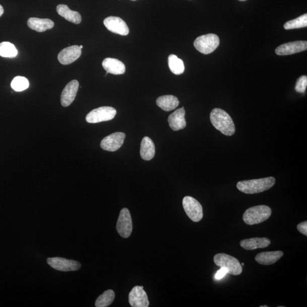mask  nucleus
Returning <instances> with one entry per match:
<instances>
[{"label":"nucleus","instance_id":"obj_36","mask_svg":"<svg viewBox=\"0 0 307 307\" xmlns=\"http://www.w3.org/2000/svg\"><path fill=\"white\" fill-rule=\"evenodd\" d=\"M241 266H244V263H242V264H241Z\"/></svg>","mask_w":307,"mask_h":307},{"label":"nucleus","instance_id":"obj_3","mask_svg":"<svg viewBox=\"0 0 307 307\" xmlns=\"http://www.w3.org/2000/svg\"><path fill=\"white\" fill-rule=\"evenodd\" d=\"M271 213V209L268 206L257 205L246 210L243 215V220L249 225L258 224L268 220Z\"/></svg>","mask_w":307,"mask_h":307},{"label":"nucleus","instance_id":"obj_13","mask_svg":"<svg viewBox=\"0 0 307 307\" xmlns=\"http://www.w3.org/2000/svg\"><path fill=\"white\" fill-rule=\"evenodd\" d=\"M129 301L133 307L148 306V296L143 286H135L131 289L129 295Z\"/></svg>","mask_w":307,"mask_h":307},{"label":"nucleus","instance_id":"obj_12","mask_svg":"<svg viewBox=\"0 0 307 307\" xmlns=\"http://www.w3.org/2000/svg\"><path fill=\"white\" fill-rule=\"evenodd\" d=\"M307 49L306 41H298L283 44L275 49V53L278 55H289L299 53Z\"/></svg>","mask_w":307,"mask_h":307},{"label":"nucleus","instance_id":"obj_6","mask_svg":"<svg viewBox=\"0 0 307 307\" xmlns=\"http://www.w3.org/2000/svg\"><path fill=\"white\" fill-rule=\"evenodd\" d=\"M117 111L111 107H102L94 109L86 116L87 122L91 124L110 121L116 115Z\"/></svg>","mask_w":307,"mask_h":307},{"label":"nucleus","instance_id":"obj_27","mask_svg":"<svg viewBox=\"0 0 307 307\" xmlns=\"http://www.w3.org/2000/svg\"><path fill=\"white\" fill-rule=\"evenodd\" d=\"M307 26V15L304 14L298 18L289 21L284 25L286 30H292L306 28Z\"/></svg>","mask_w":307,"mask_h":307},{"label":"nucleus","instance_id":"obj_30","mask_svg":"<svg viewBox=\"0 0 307 307\" xmlns=\"http://www.w3.org/2000/svg\"><path fill=\"white\" fill-rule=\"evenodd\" d=\"M297 230L300 232L301 234L307 236V221L302 222L297 226Z\"/></svg>","mask_w":307,"mask_h":307},{"label":"nucleus","instance_id":"obj_14","mask_svg":"<svg viewBox=\"0 0 307 307\" xmlns=\"http://www.w3.org/2000/svg\"><path fill=\"white\" fill-rule=\"evenodd\" d=\"M80 87V83L76 80L70 82L65 87L61 94V104L64 107H68L76 98Z\"/></svg>","mask_w":307,"mask_h":307},{"label":"nucleus","instance_id":"obj_4","mask_svg":"<svg viewBox=\"0 0 307 307\" xmlns=\"http://www.w3.org/2000/svg\"><path fill=\"white\" fill-rule=\"evenodd\" d=\"M214 264L220 267H224L227 273L239 275L242 273L243 267L238 259L224 253H219L213 258Z\"/></svg>","mask_w":307,"mask_h":307},{"label":"nucleus","instance_id":"obj_7","mask_svg":"<svg viewBox=\"0 0 307 307\" xmlns=\"http://www.w3.org/2000/svg\"><path fill=\"white\" fill-rule=\"evenodd\" d=\"M184 210L191 220L194 222H199L203 217L202 206L198 201L191 196H186L183 200Z\"/></svg>","mask_w":307,"mask_h":307},{"label":"nucleus","instance_id":"obj_16","mask_svg":"<svg viewBox=\"0 0 307 307\" xmlns=\"http://www.w3.org/2000/svg\"><path fill=\"white\" fill-rule=\"evenodd\" d=\"M186 111L183 107L177 109L168 118V122L171 129L174 131H178L186 128L185 119Z\"/></svg>","mask_w":307,"mask_h":307},{"label":"nucleus","instance_id":"obj_1","mask_svg":"<svg viewBox=\"0 0 307 307\" xmlns=\"http://www.w3.org/2000/svg\"><path fill=\"white\" fill-rule=\"evenodd\" d=\"M210 120L213 126L221 133L232 136L235 133L234 122L229 114L220 108H214L210 113Z\"/></svg>","mask_w":307,"mask_h":307},{"label":"nucleus","instance_id":"obj_35","mask_svg":"<svg viewBox=\"0 0 307 307\" xmlns=\"http://www.w3.org/2000/svg\"><path fill=\"white\" fill-rule=\"evenodd\" d=\"M239 1H241V2H244V1H246V0H239Z\"/></svg>","mask_w":307,"mask_h":307},{"label":"nucleus","instance_id":"obj_19","mask_svg":"<svg viewBox=\"0 0 307 307\" xmlns=\"http://www.w3.org/2000/svg\"><path fill=\"white\" fill-rule=\"evenodd\" d=\"M103 68L109 73L122 74L125 72V65L119 60L111 58L105 59L102 63Z\"/></svg>","mask_w":307,"mask_h":307},{"label":"nucleus","instance_id":"obj_32","mask_svg":"<svg viewBox=\"0 0 307 307\" xmlns=\"http://www.w3.org/2000/svg\"><path fill=\"white\" fill-rule=\"evenodd\" d=\"M4 13V8L3 7L0 5V17H1Z\"/></svg>","mask_w":307,"mask_h":307},{"label":"nucleus","instance_id":"obj_25","mask_svg":"<svg viewBox=\"0 0 307 307\" xmlns=\"http://www.w3.org/2000/svg\"><path fill=\"white\" fill-rule=\"evenodd\" d=\"M115 298V293L112 289L105 291L99 296L95 302L96 307H107L110 305Z\"/></svg>","mask_w":307,"mask_h":307},{"label":"nucleus","instance_id":"obj_5","mask_svg":"<svg viewBox=\"0 0 307 307\" xmlns=\"http://www.w3.org/2000/svg\"><path fill=\"white\" fill-rule=\"evenodd\" d=\"M194 45L196 49L201 53L209 54L220 45V39L214 34L203 35L195 39Z\"/></svg>","mask_w":307,"mask_h":307},{"label":"nucleus","instance_id":"obj_9","mask_svg":"<svg viewBox=\"0 0 307 307\" xmlns=\"http://www.w3.org/2000/svg\"><path fill=\"white\" fill-rule=\"evenodd\" d=\"M47 262L52 269L60 271H75L81 268L80 262L63 258H47Z\"/></svg>","mask_w":307,"mask_h":307},{"label":"nucleus","instance_id":"obj_31","mask_svg":"<svg viewBox=\"0 0 307 307\" xmlns=\"http://www.w3.org/2000/svg\"><path fill=\"white\" fill-rule=\"evenodd\" d=\"M227 273V270L224 267H221V269L217 272L215 275V278L216 279H221Z\"/></svg>","mask_w":307,"mask_h":307},{"label":"nucleus","instance_id":"obj_8","mask_svg":"<svg viewBox=\"0 0 307 307\" xmlns=\"http://www.w3.org/2000/svg\"><path fill=\"white\" fill-rule=\"evenodd\" d=\"M116 229L118 234L122 238H128L131 235L133 229V223L128 209L123 208L121 210L117 223Z\"/></svg>","mask_w":307,"mask_h":307},{"label":"nucleus","instance_id":"obj_26","mask_svg":"<svg viewBox=\"0 0 307 307\" xmlns=\"http://www.w3.org/2000/svg\"><path fill=\"white\" fill-rule=\"evenodd\" d=\"M18 54L15 46L8 42H3L0 43V56L4 58H15Z\"/></svg>","mask_w":307,"mask_h":307},{"label":"nucleus","instance_id":"obj_37","mask_svg":"<svg viewBox=\"0 0 307 307\" xmlns=\"http://www.w3.org/2000/svg\"><path fill=\"white\" fill-rule=\"evenodd\" d=\"M132 1H135V0H132Z\"/></svg>","mask_w":307,"mask_h":307},{"label":"nucleus","instance_id":"obj_33","mask_svg":"<svg viewBox=\"0 0 307 307\" xmlns=\"http://www.w3.org/2000/svg\"><path fill=\"white\" fill-rule=\"evenodd\" d=\"M261 307H268V305H261Z\"/></svg>","mask_w":307,"mask_h":307},{"label":"nucleus","instance_id":"obj_18","mask_svg":"<svg viewBox=\"0 0 307 307\" xmlns=\"http://www.w3.org/2000/svg\"><path fill=\"white\" fill-rule=\"evenodd\" d=\"M271 244V241L267 238H255L245 239L241 241V247L247 251H253L257 249L265 248Z\"/></svg>","mask_w":307,"mask_h":307},{"label":"nucleus","instance_id":"obj_28","mask_svg":"<svg viewBox=\"0 0 307 307\" xmlns=\"http://www.w3.org/2000/svg\"><path fill=\"white\" fill-rule=\"evenodd\" d=\"M11 87L13 90L21 92L28 89L29 82L25 77L17 76L12 81Z\"/></svg>","mask_w":307,"mask_h":307},{"label":"nucleus","instance_id":"obj_22","mask_svg":"<svg viewBox=\"0 0 307 307\" xmlns=\"http://www.w3.org/2000/svg\"><path fill=\"white\" fill-rule=\"evenodd\" d=\"M157 104L164 111L169 112L176 109L179 102L178 99L174 96L165 95L157 99Z\"/></svg>","mask_w":307,"mask_h":307},{"label":"nucleus","instance_id":"obj_15","mask_svg":"<svg viewBox=\"0 0 307 307\" xmlns=\"http://www.w3.org/2000/svg\"><path fill=\"white\" fill-rule=\"evenodd\" d=\"M82 49L80 46L74 45L65 48L58 56L59 62L63 65H68L74 62L80 58Z\"/></svg>","mask_w":307,"mask_h":307},{"label":"nucleus","instance_id":"obj_10","mask_svg":"<svg viewBox=\"0 0 307 307\" xmlns=\"http://www.w3.org/2000/svg\"><path fill=\"white\" fill-rule=\"evenodd\" d=\"M126 135L124 133L116 132L109 135L101 142L100 146L103 150L115 151L118 150L124 142Z\"/></svg>","mask_w":307,"mask_h":307},{"label":"nucleus","instance_id":"obj_29","mask_svg":"<svg viewBox=\"0 0 307 307\" xmlns=\"http://www.w3.org/2000/svg\"><path fill=\"white\" fill-rule=\"evenodd\" d=\"M307 86V76L302 75L298 79L295 86V90L298 93H304Z\"/></svg>","mask_w":307,"mask_h":307},{"label":"nucleus","instance_id":"obj_11","mask_svg":"<svg viewBox=\"0 0 307 307\" xmlns=\"http://www.w3.org/2000/svg\"><path fill=\"white\" fill-rule=\"evenodd\" d=\"M104 24L110 32L121 36H127L129 29L125 22L120 17L111 16L104 20Z\"/></svg>","mask_w":307,"mask_h":307},{"label":"nucleus","instance_id":"obj_23","mask_svg":"<svg viewBox=\"0 0 307 307\" xmlns=\"http://www.w3.org/2000/svg\"><path fill=\"white\" fill-rule=\"evenodd\" d=\"M155 145L152 140L148 137H144L142 140L140 149L142 159L144 161H150L155 156Z\"/></svg>","mask_w":307,"mask_h":307},{"label":"nucleus","instance_id":"obj_2","mask_svg":"<svg viewBox=\"0 0 307 307\" xmlns=\"http://www.w3.org/2000/svg\"><path fill=\"white\" fill-rule=\"evenodd\" d=\"M275 183L274 177H268L240 181L237 184V188L245 194H255L269 190Z\"/></svg>","mask_w":307,"mask_h":307},{"label":"nucleus","instance_id":"obj_20","mask_svg":"<svg viewBox=\"0 0 307 307\" xmlns=\"http://www.w3.org/2000/svg\"><path fill=\"white\" fill-rule=\"evenodd\" d=\"M28 25L31 29L41 33L53 28L54 23L50 19H42L32 17L28 20Z\"/></svg>","mask_w":307,"mask_h":307},{"label":"nucleus","instance_id":"obj_21","mask_svg":"<svg viewBox=\"0 0 307 307\" xmlns=\"http://www.w3.org/2000/svg\"><path fill=\"white\" fill-rule=\"evenodd\" d=\"M56 11L58 14L64 18L74 24H80L82 22V17L80 13L76 11L69 10V8L63 4L57 6Z\"/></svg>","mask_w":307,"mask_h":307},{"label":"nucleus","instance_id":"obj_24","mask_svg":"<svg viewBox=\"0 0 307 307\" xmlns=\"http://www.w3.org/2000/svg\"><path fill=\"white\" fill-rule=\"evenodd\" d=\"M168 63L171 71L177 75L182 74L185 70L183 60L175 55L172 54L169 56Z\"/></svg>","mask_w":307,"mask_h":307},{"label":"nucleus","instance_id":"obj_34","mask_svg":"<svg viewBox=\"0 0 307 307\" xmlns=\"http://www.w3.org/2000/svg\"><path fill=\"white\" fill-rule=\"evenodd\" d=\"M80 47V48H81V49H82V48L83 47V46L82 45H81Z\"/></svg>","mask_w":307,"mask_h":307},{"label":"nucleus","instance_id":"obj_17","mask_svg":"<svg viewBox=\"0 0 307 307\" xmlns=\"http://www.w3.org/2000/svg\"><path fill=\"white\" fill-rule=\"evenodd\" d=\"M283 256V252L280 251L262 252L257 254L255 260L262 265H271L279 260Z\"/></svg>","mask_w":307,"mask_h":307}]
</instances>
